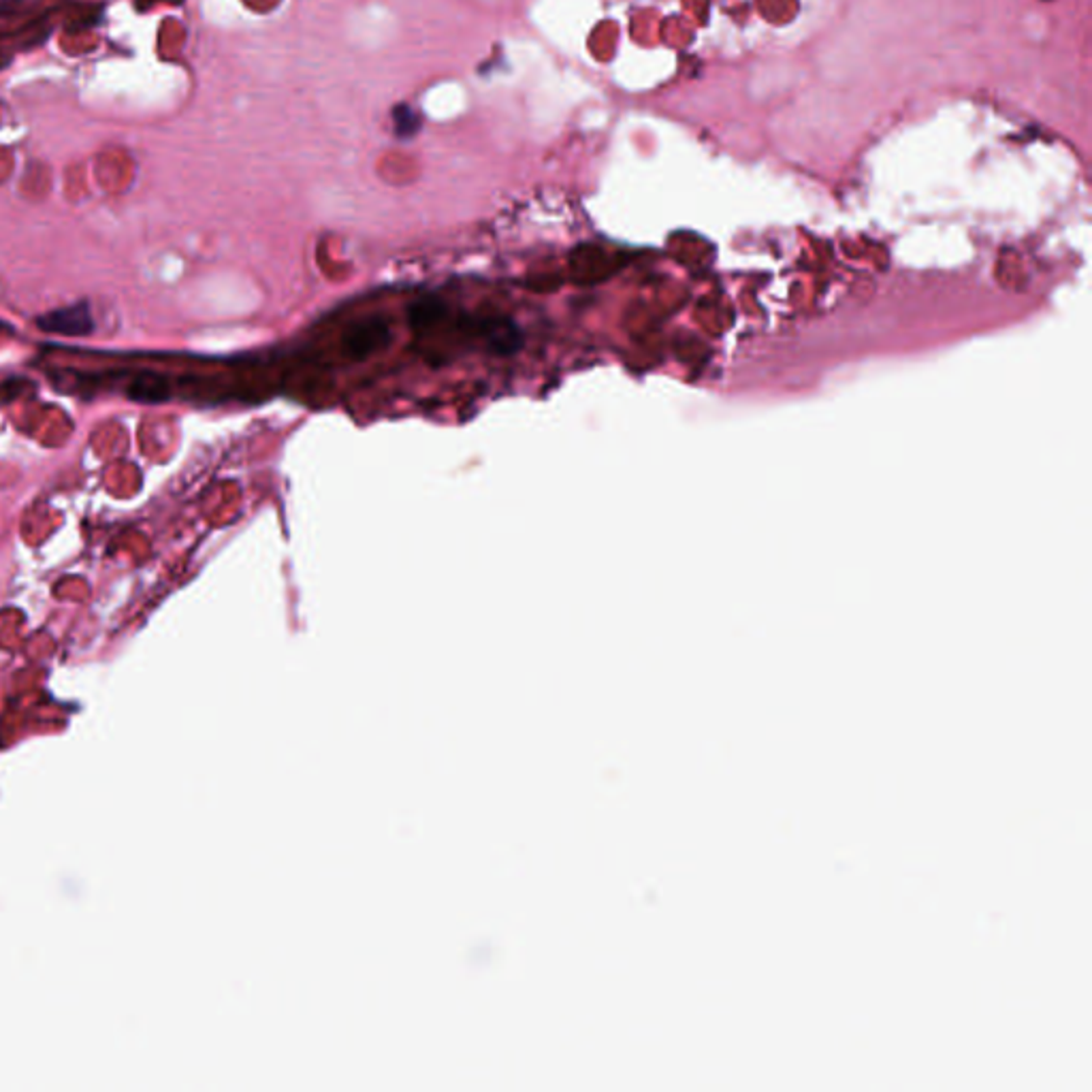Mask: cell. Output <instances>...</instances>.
<instances>
[{
	"instance_id": "7a4b0ae2",
	"label": "cell",
	"mask_w": 1092,
	"mask_h": 1092,
	"mask_svg": "<svg viewBox=\"0 0 1092 1092\" xmlns=\"http://www.w3.org/2000/svg\"><path fill=\"white\" fill-rule=\"evenodd\" d=\"M39 326H41L43 331L49 333H58V335H88L94 331V321H92V314H91V307L88 303H75V305H68V307H61V310H54L45 316L39 319Z\"/></svg>"
},
{
	"instance_id": "277c9868",
	"label": "cell",
	"mask_w": 1092,
	"mask_h": 1092,
	"mask_svg": "<svg viewBox=\"0 0 1092 1092\" xmlns=\"http://www.w3.org/2000/svg\"><path fill=\"white\" fill-rule=\"evenodd\" d=\"M446 314H449V307L440 299H419L410 307V325L416 331L431 329L446 319Z\"/></svg>"
},
{
	"instance_id": "5b68a950",
	"label": "cell",
	"mask_w": 1092,
	"mask_h": 1092,
	"mask_svg": "<svg viewBox=\"0 0 1092 1092\" xmlns=\"http://www.w3.org/2000/svg\"><path fill=\"white\" fill-rule=\"evenodd\" d=\"M128 395L133 397L137 402H143V403H152V402H163L167 400L169 395V386L165 384V380L161 376L156 374H142L139 378L131 384V389H128Z\"/></svg>"
},
{
	"instance_id": "6da1fadb",
	"label": "cell",
	"mask_w": 1092,
	"mask_h": 1092,
	"mask_svg": "<svg viewBox=\"0 0 1092 1092\" xmlns=\"http://www.w3.org/2000/svg\"><path fill=\"white\" fill-rule=\"evenodd\" d=\"M393 342L391 323L380 314L352 323L342 335V351L352 361H365L376 352L389 349Z\"/></svg>"
},
{
	"instance_id": "3957f363",
	"label": "cell",
	"mask_w": 1092,
	"mask_h": 1092,
	"mask_svg": "<svg viewBox=\"0 0 1092 1092\" xmlns=\"http://www.w3.org/2000/svg\"><path fill=\"white\" fill-rule=\"evenodd\" d=\"M474 335L484 340L486 349L495 354H512L523 346V335L519 326L506 319H482L472 321Z\"/></svg>"
}]
</instances>
